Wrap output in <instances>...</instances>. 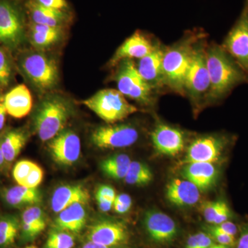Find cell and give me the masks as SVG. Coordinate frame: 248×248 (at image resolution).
Listing matches in <instances>:
<instances>
[{
	"mask_svg": "<svg viewBox=\"0 0 248 248\" xmlns=\"http://www.w3.org/2000/svg\"><path fill=\"white\" fill-rule=\"evenodd\" d=\"M206 58L210 79L207 106L222 102L236 87L248 84L247 73L221 45L208 42Z\"/></svg>",
	"mask_w": 248,
	"mask_h": 248,
	"instance_id": "cell-1",
	"label": "cell"
},
{
	"mask_svg": "<svg viewBox=\"0 0 248 248\" xmlns=\"http://www.w3.org/2000/svg\"><path fill=\"white\" fill-rule=\"evenodd\" d=\"M208 36L203 29L186 31L182 37L165 47L163 58L164 84L167 92L185 97L184 84L196 44Z\"/></svg>",
	"mask_w": 248,
	"mask_h": 248,
	"instance_id": "cell-2",
	"label": "cell"
},
{
	"mask_svg": "<svg viewBox=\"0 0 248 248\" xmlns=\"http://www.w3.org/2000/svg\"><path fill=\"white\" fill-rule=\"evenodd\" d=\"M208 42L206 36L196 44L184 84L185 97L190 101L194 110L197 112L207 107L210 91L206 58Z\"/></svg>",
	"mask_w": 248,
	"mask_h": 248,
	"instance_id": "cell-3",
	"label": "cell"
},
{
	"mask_svg": "<svg viewBox=\"0 0 248 248\" xmlns=\"http://www.w3.org/2000/svg\"><path fill=\"white\" fill-rule=\"evenodd\" d=\"M116 67L113 78L121 93L144 107L156 104L159 94L140 76L133 60H124Z\"/></svg>",
	"mask_w": 248,
	"mask_h": 248,
	"instance_id": "cell-4",
	"label": "cell"
},
{
	"mask_svg": "<svg viewBox=\"0 0 248 248\" xmlns=\"http://www.w3.org/2000/svg\"><path fill=\"white\" fill-rule=\"evenodd\" d=\"M82 104L108 124H115L136 113L139 109L125 99L118 90L103 89Z\"/></svg>",
	"mask_w": 248,
	"mask_h": 248,
	"instance_id": "cell-5",
	"label": "cell"
},
{
	"mask_svg": "<svg viewBox=\"0 0 248 248\" xmlns=\"http://www.w3.org/2000/svg\"><path fill=\"white\" fill-rule=\"evenodd\" d=\"M18 64L23 74L42 92L53 89L59 80L56 62L44 53L27 52L22 54Z\"/></svg>",
	"mask_w": 248,
	"mask_h": 248,
	"instance_id": "cell-6",
	"label": "cell"
},
{
	"mask_svg": "<svg viewBox=\"0 0 248 248\" xmlns=\"http://www.w3.org/2000/svg\"><path fill=\"white\" fill-rule=\"evenodd\" d=\"M70 109L60 97H49L40 104L35 116L36 133L42 141L53 140L61 133L68 122Z\"/></svg>",
	"mask_w": 248,
	"mask_h": 248,
	"instance_id": "cell-7",
	"label": "cell"
},
{
	"mask_svg": "<svg viewBox=\"0 0 248 248\" xmlns=\"http://www.w3.org/2000/svg\"><path fill=\"white\" fill-rule=\"evenodd\" d=\"M221 45L248 76V0Z\"/></svg>",
	"mask_w": 248,
	"mask_h": 248,
	"instance_id": "cell-8",
	"label": "cell"
},
{
	"mask_svg": "<svg viewBox=\"0 0 248 248\" xmlns=\"http://www.w3.org/2000/svg\"><path fill=\"white\" fill-rule=\"evenodd\" d=\"M139 138L138 129L129 124H108L96 128L91 136L93 144L102 149L126 148L135 144Z\"/></svg>",
	"mask_w": 248,
	"mask_h": 248,
	"instance_id": "cell-9",
	"label": "cell"
},
{
	"mask_svg": "<svg viewBox=\"0 0 248 248\" xmlns=\"http://www.w3.org/2000/svg\"><path fill=\"white\" fill-rule=\"evenodd\" d=\"M24 38V24L19 10L11 1L0 0V46L15 50Z\"/></svg>",
	"mask_w": 248,
	"mask_h": 248,
	"instance_id": "cell-10",
	"label": "cell"
},
{
	"mask_svg": "<svg viewBox=\"0 0 248 248\" xmlns=\"http://www.w3.org/2000/svg\"><path fill=\"white\" fill-rule=\"evenodd\" d=\"M228 143L223 135H205L195 139L188 146L182 165L190 163H215L219 159Z\"/></svg>",
	"mask_w": 248,
	"mask_h": 248,
	"instance_id": "cell-11",
	"label": "cell"
},
{
	"mask_svg": "<svg viewBox=\"0 0 248 248\" xmlns=\"http://www.w3.org/2000/svg\"><path fill=\"white\" fill-rule=\"evenodd\" d=\"M166 45L158 40L154 49L135 63L137 69L141 78L156 94L167 92L164 84L163 73V58Z\"/></svg>",
	"mask_w": 248,
	"mask_h": 248,
	"instance_id": "cell-12",
	"label": "cell"
},
{
	"mask_svg": "<svg viewBox=\"0 0 248 248\" xmlns=\"http://www.w3.org/2000/svg\"><path fill=\"white\" fill-rule=\"evenodd\" d=\"M152 143L159 154L175 156L185 148L186 134L175 126L157 122L151 133Z\"/></svg>",
	"mask_w": 248,
	"mask_h": 248,
	"instance_id": "cell-13",
	"label": "cell"
},
{
	"mask_svg": "<svg viewBox=\"0 0 248 248\" xmlns=\"http://www.w3.org/2000/svg\"><path fill=\"white\" fill-rule=\"evenodd\" d=\"M157 40L149 34L137 31L117 49L109 62V66L116 67L124 60H138L146 56L154 49Z\"/></svg>",
	"mask_w": 248,
	"mask_h": 248,
	"instance_id": "cell-14",
	"label": "cell"
},
{
	"mask_svg": "<svg viewBox=\"0 0 248 248\" xmlns=\"http://www.w3.org/2000/svg\"><path fill=\"white\" fill-rule=\"evenodd\" d=\"M143 225L147 234L156 244H170L179 234L175 221L169 215L157 210H150L145 214Z\"/></svg>",
	"mask_w": 248,
	"mask_h": 248,
	"instance_id": "cell-15",
	"label": "cell"
},
{
	"mask_svg": "<svg viewBox=\"0 0 248 248\" xmlns=\"http://www.w3.org/2000/svg\"><path fill=\"white\" fill-rule=\"evenodd\" d=\"M48 149L55 162L70 166L76 163L81 154V141L71 130H62L48 143Z\"/></svg>",
	"mask_w": 248,
	"mask_h": 248,
	"instance_id": "cell-16",
	"label": "cell"
},
{
	"mask_svg": "<svg viewBox=\"0 0 248 248\" xmlns=\"http://www.w3.org/2000/svg\"><path fill=\"white\" fill-rule=\"evenodd\" d=\"M88 239L96 244L112 248L126 242L128 232L122 222L104 220L90 227Z\"/></svg>",
	"mask_w": 248,
	"mask_h": 248,
	"instance_id": "cell-17",
	"label": "cell"
},
{
	"mask_svg": "<svg viewBox=\"0 0 248 248\" xmlns=\"http://www.w3.org/2000/svg\"><path fill=\"white\" fill-rule=\"evenodd\" d=\"M200 191L190 181L174 178L166 186V198L177 206H192L200 201Z\"/></svg>",
	"mask_w": 248,
	"mask_h": 248,
	"instance_id": "cell-18",
	"label": "cell"
},
{
	"mask_svg": "<svg viewBox=\"0 0 248 248\" xmlns=\"http://www.w3.org/2000/svg\"><path fill=\"white\" fill-rule=\"evenodd\" d=\"M89 191L81 185H65L54 191L51 198V208L54 213H60L76 203L86 204L89 202Z\"/></svg>",
	"mask_w": 248,
	"mask_h": 248,
	"instance_id": "cell-19",
	"label": "cell"
},
{
	"mask_svg": "<svg viewBox=\"0 0 248 248\" xmlns=\"http://www.w3.org/2000/svg\"><path fill=\"white\" fill-rule=\"evenodd\" d=\"M184 179L190 181L200 190H208L217 182L218 169L213 163H190L182 170Z\"/></svg>",
	"mask_w": 248,
	"mask_h": 248,
	"instance_id": "cell-20",
	"label": "cell"
},
{
	"mask_svg": "<svg viewBox=\"0 0 248 248\" xmlns=\"http://www.w3.org/2000/svg\"><path fill=\"white\" fill-rule=\"evenodd\" d=\"M7 113L14 118L20 119L29 115L32 106L30 91L24 84L11 89L4 97Z\"/></svg>",
	"mask_w": 248,
	"mask_h": 248,
	"instance_id": "cell-21",
	"label": "cell"
},
{
	"mask_svg": "<svg viewBox=\"0 0 248 248\" xmlns=\"http://www.w3.org/2000/svg\"><path fill=\"white\" fill-rule=\"evenodd\" d=\"M84 204L76 203L59 213L55 221V227L58 231L79 233L86 223Z\"/></svg>",
	"mask_w": 248,
	"mask_h": 248,
	"instance_id": "cell-22",
	"label": "cell"
},
{
	"mask_svg": "<svg viewBox=\"0 0 248 248\" xmlns=\"http://www.w3.org/2000/svg\"><path fill=\"white\" fill-rule=\"evenodd\" d=\"M46 227V219L42 209L37 205L28 207L22 215L20 230L26 241L35 239Z\"/></svg>",
	"mask_w": 248,
	"mask_h": 248,
	"instance_id": "cell-23",
	"label": "cell"
},
{
	"mask_svg": "<svg viewBox=\"0 0 248 248\" xmlns=\"http://www.w3.org/2000/svg\"><path fill=\"white\" fill-rule=\"evenodd\" d=\"M3 198L10 206L22 208L32 206L40 203L42 197L37 188H31L18 185L6 189L3 192Z\"/></svg>",
	"mask_w": 248,
	"mask_h": 248,
	"instance_id": "cell-24",
	"label": "cell"
},
{
	"mask_svg": "<svg viewBox=\"0 0 248 248\" xmlns=\"http://www.w3.org/2000/svg\"><path fill=\"white\" fill-rule=\"evenodd\" d=\"M26 6L32 23L60 27V25L66 19V14L63 11L45 7L34 0H29Z\"/></svg>",
	"mask_w": 248,
	"mask_h": 248,
	"instance_id": "cell-25",
	"label": "cell"
},
{
	"mask_svg": "<svg viewBox=\"0 0 248 248\" xmlns=\"http://www.w3.org/2000/svg\"><path fill=\"white\" fill-rule=\"evenodd\" d=\"M29 38L35 48L44 49L51 46L60 38V27H50L45 24L31 23Z\"/></svg>",
	"mask_w": 248,
	"mask_h": 248,
	"instance_id": "cell-26",
	"label": "cell"
},
{
	"mask_svg": "<svg viewBox=\"0 0 248 248\" xmlns=\"http://www.w3.org/2000/svg\"><path fill=\"white\" fill-rule=\"evenodd\" d=\"M27 141V133L24 130H12L7 132L0 140V148L5 161L12 162L17 158Z\"/></svg>",
	"mask_w": 248,
	"mask_h": 248,
	"instance_id": "cell-27",
	"label": "cell"
},
{
	"mask_svg": "<svg viewBox=\"0 0 248 248\" xmlns=\"http://www.w3.org/2000/svg\"><path fill=\"white\" fill-rule=\"evenodd\" d=\"M131 161L127 155H115L104 159L101 163L100 168L107 177L113 179H124Z\"/></svg>",
	"mask_w": 248,
	"mask_h": 248,
	"instance_id": "cell-28",
	"label": "cell"
},
{
	"mask_svg": "<svg viewBox=\"0 0 248 248\" xmlns=\"http://www.w3.org/2000/svg\"><path fill=\"white\" fill-rule=\"evenodd\" d=\"M202 213L209 224L217 225L229 221L232 217L231 208L223 200L208 202L204 203Z\"/></svg>",
	"mask_w": 248,
	"mask_h": 248,
	"instance_id": "cell-29",
	"label": "cell"
},
{
	"mask_svg": "<svg viewBox=\"0 0 248 248\" xmlns=\"http://www.w3.org/2000/svg\"><path fill=\"white\" fill-rule=\"evenodd\" d=\"M20 231L17 217L8 215L0 217V248H9L14 244Z\"/></svg>",
	"mask_w": 248,
	"mask_h": 248,
	"instance_id": "cell-30",
	"label": "cell"
},
{
	"mask_svg": "<svg viewBox=\"0 0 248 248\" xmlns=\"http://www.w3.org/2000/svg\"><path fill=\"white\" fill-rule=\"evenodd\" d=\"M153 175L147 165L140 161H131L124 182L129 185L144 186L149 184Z\"/></svg>",
	"mask_w": 248,
	"mask_h": 248,
	"instance_id": "cell-31",
	"label": "cell"
},
{
	"mask_svg": "<svg viewBox=\"0 0 248 248\" xmlns=\"http://www.w3.org/2000/svg\"><path fill=\"white\" fill-rule=\"evenodd\" d=\"M75 238L71 232L58 231H54L49 234L46 248H73Z\"/></svg>",
	"mask_w": 248,
	"mask_h": 248,
	"instance_id": "cell-32",
	"label": "cell"
},
{
	"mask_svg": "<svg viewBox=\"0 0 248 248\" xmlns=\"http://www.w3.org/2000/svg\"><path fill=\"white\" fill-rule=\"evenodd\" d=\"M4 49L0 46V85L3 87L9 84L12 75L11 61Z\"/></svg>",
	"mask_w": 248,
	"mask_h": 248,
	"instance_id": "cell-33",
	"label": "cell"
},
{
	"mask_svg": "<svg viewBox=\"0 0 248 248\" xmlns=\"http://www.w3.org/2000/svg\"><path fill=\"white\" fill-rule=\"evenodd\" d=\"M215 244L213 238L206 232H200L191 235L186 241L185 248H208Z\"/></svg>",
	"mask_w": 248,
	"mask_h": 248,
	"instance_id": "cell-34",
	"label": "cell"
},
{
	"mask_svg": "<svg viewBox=\"0 0 248 248\" xmlns=\"http://www.w3.org/2000/svg\"><path fill=\"white\" fill-rule=\"evenodd\" d=\"M204 231L206 232L208 234L211 236L214 241L217 244L223 245V246H229L234 248L236 244V236L221 232L213 229L210 225H206L203 227Z\"/></svg>",
	"mask_w": 248,
	"mask_h": 248,
	"instance_id": "cell-35",
	"label": "cell"
},
{
	"mask_svg": "<svg viewBox=\"0 0 248 248\" xmlns=\"http://www.w3.org/2000/svg\"><path fill=\"white\" fill-rule=\"evenodd\" d=\"M34 165H35V163L28 161V160H23L16 164L13 174H14V179L17 183L18 185L22 186L23 183L27 179Z\"/></svg>",
	"mask_w": 248,
	"mask_h": 248,
	"instance_id": "cell-36",
	"label": "cell"
},
{
	"mask_svg": "<svg viewBox=\"0 0 248 248\" xmlns=\"http://www.w3.org/2000/svg\"><path fill=\"white\" fill-rule=\"evenodd\" d=\"M43 177V170L38 165L35 164L22 186L31 188H37V186L42 183Z\"/></svg>",
	"mask_w": 248,
	"mask_h": 248,
	"instance_id": "cell-37",
	"label": "cell"
},
{
	"mask_svg": "<svg viewBox=\"0 0 248 248\" xmlns=\"http://www.w3.org/2000/svg\"><path fill=\"white\" fill-rule=\"evenodd\" d=\"M132 206V199L127 194H120L116 195L112 208L116 213L125 214L129 211Z\"/></svg>",
	"mask_w": 248,
	"mask_h": 248,
	"instance_id": "cell-38",
	"label": "cell"
},
{
	"mask_svg": "<svg viewBox=\"0 0 248 248\" xmlns=\"http://www.w3.org/2000/svg\"><path fill=\"white\" fill-rule=\"evenodd\" d=\"M213 229L217 231L221 232L226 233V234L232 235V236H236L238 233V228L236 224L233 222L226 221L219 224L213 225L209 224Z\"/></svg>",
	"mask_w": 248,
	"mask_h": 248,
	"instance_id": "cell-39",
	"label": "cell"
},
{
	"mask_svg": "<svg viewBox=\"0 0 248 248\" xmlns=\"http://www.w3.org/2000/svg\"><path fill=\"white\" fill-rule=\"evenodd\" d=\"M36 2L45 7L63 11L67 7L66 0H34Z\"/></svg>",
	"mask_w": 248,
	"mask_h": 248,
	"instance_id": "cell-40",
	"label": "cell"
},
{
	"mask_svg": "<svg viewBox=\"0 0 248 248\" xmlns=\"http://www.w3.org/2000/svg\"><path fill=\"white\" fill-rule=\"evenodd\" d=\"M111 202H114L116 197L115 190L110 186L102 185L98 187L96 195Z\"/></svg>",
	"mask_w": 248,
	"mask_h": 248,
	"instance_id": "cell-41",
	"label": "cell"
},
{
	"mask_svg": "<svg viewBox=\"0 0 248 248\" xmlns=\"http://www.w3.org/2000/svg\"><path fill=\"white\" fill-rule=\"evenodd\" d=\"M235 248H248V224L245 225L240 231L239 239Z\"/></svg>",
	"mask_w": 248,
	"mask_h": 248,
	"instance_id": "cell-42",
	"label": "cell"
},
{
	"mask_svg": "<svg viewBox=\"0 0 248 248\" xmlns=\"http://www.w3.org/2000/svg\"><path fill=\"white\" fill-rule=\"evenodd\" d=\"M95 197L98 207H99L101 211L107 213V212L110 211L111 209L112 208L113 202L105 200V199L102 198V197H99V196L95 195Z\"/></svg>",
	"mask_w": 248,
	"mask_h": 248,
	"instance_id": "cell-43",
	"label": "cell"
},
{
	"mask_svg": "<svg viewBox=\"0 0 248 248\" xmlns=\"http://www.w3.org/2000/svg\"><path fill=\"white\" fill-rule=\"evenodd\" d=\"M6 111L4 102V97H0V130L4 128L5 122H6Z\"/></svg>",
	"mask_w": 248,
	"mask_h": 248,
	"instance_id": "cell-44",
	"label": "cell"
},
{
	"mask_svg": "<svg viewBox=\"0 0 248 248\" xmlns=\"http://www.w3.org/2000/svg\"><path fill=\"white\" fill-rule=\"evenodd\" d=\"M81 248H112L108 247V246H103V245L96 244V243L92 242V241H88Z\"/></svg>",
	"mask_w": 248,
	"mask_h": 248,
	"instance_id": "cell-45",
	"label": "cell"
},
{
	"mask_svg": "<svg viewBox=\"0 0 248 248\" xmlns=\"http://www.w3.org/2000/svg\"><path fill=\"white\" fill-rule=\"evenodd\" d=\"M208 248H232L229 247V246H223V245L218 244H217V243H215V244L212 245V246H210V247H209Z\"/></svg>",
	"mask_w": 248,
	"mask_h": 248,
	"instance_id": "cell-46",
	"label": "cell"
},
{
	"mask_svg": "<svg viewBox=\"0 0 248 248\" xmlns=\"http://www.w3.org/2000/svg\"><path fill=\"white\" fill-rule=\"evenodd\" d=\"M4 161V155H3L2 151H1V148H0V169H1V166H3Z\"/></svg>",
	"mask_w": 248,
	"mask_h": 248,
	"instance_id": "cell-47",
	"label": "cell"
},
{
	"mask_svg": "<svg viewBox=\"0 0 248 248\" xmlns=\"http://www.w3.org/2000/svg\"><path fill=\"white\" fill-rule=\"evenodd\" d=\"M24 248H37L35 247V246H27V247H26Z\"/></svg>",
	"mask_w": 248,
	"mask_h": 248,
	"instance_id": "cell-48",
	"label": "cell"
}]
</instances>
